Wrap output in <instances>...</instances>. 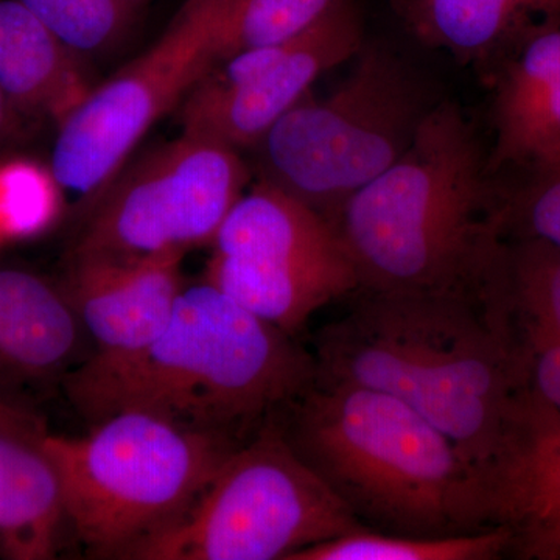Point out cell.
I'll use <instances>...</instances> for the list:
<instances>
[{"label": "cell", "mask_w": 560, "mask_h": 560, "mask_svg": "<svg viewBox=\"0 0 560 560\" xmlns=\"http://www.w3.org/2000/svg\"><path fill=\"white\" fill-rule=\"evenodd\" d=\"M319 331V377L397 397L429 419L478 474L526 388L521 346L500 298L425 291L352 294Z\"/></svg>", "instance_id": "cell-1"}, {"label": "cell", "mask_w": 560, "mask_h": 560, "mask_svg": "<svg viewBox=\"0 0 560 560\" xmlns=\"http://www.w3.org/2000/svg\"><path fill=\"white\" fill-rule=\"evenodd\" d=\"M318 377L315 353L212 283L184 287L171 319L142 348L94 353L65 375L92 423L143 412L243 444Z\"/></svg>", "instance_id": "cell-2"}, {"label": "cell", "mask_w": 560, "mask_h": 560, "mask_svg": "<svg viewBox=\"0 0 560 560\" xmlns=\"http://www.w3.org/2000/svg\"><path fill=\"white\" fill-rule=\"evenodd\" d=\"M489 171L466 116L438 103L399 160L330 221L360 290L495 296L508 238Z\"/></svg>", "instance_id": "cell-3"}, {"label": "cell", "mask_w": 560, "mask_h": 560, "mask_svg": "<svg viewBox=\"0 0 560 560\" xmlns=\"http://www.w3.org/2000/svg\"><path fill=\"white\" fill-rule=\"evenodd\" d=\"M279 422L364 528L423 537L489 529L478 470L397 397L318 375Z\"/></svg>", "instance_id": "cell-4"}, {"label": "cell", "mask_w": 560, "mask_h": 560, "mask_svg": "<svg viewBox=\"0 0 560 560\" xmlns=\"http://www.w3.org/2000/svg\"><path fill=\"white\" fill-rule=\"evenodd\" d=\"M438 103L399 55L364 43L337 90L305 95L250 147V172L330 223L399 160Z\"/></svg>", "instance_id": "cell-5"}, {"label": "cell", "mask_w": 560, "mask_h": 560, "mask_svg": "<svg viewBox=\"0 0 560 560\" xmlns=\"http://www.w3.org/2000/svg\"><path fill=\"white\" fill-rule=\"evenodd\" d=\"M68 526L98 559L132 548L179 518L238 442L143 412H117L86 436L47 434Z\"/></svg>", "instance_id": "cell-6"}, {"label": "cell", "mask_w": 560, "mask_h": 560, "mask_svg": "<svg viewBox=\"0 0 560 560\" xmlns=\"http://www.w3.org/2000/svg\"><path fill=\"white\" fill-rule=\"evenodd\" d=\"M359 528L275 419L228 456L179 518L125 560H290Z\"/></svg>", "instance_id": "cell-7"}, {"label": "cell", "mask_w": 560, "mask_h": 560, "mask_svg": "<svg viewBox=\"0 0 560 560\" xmlns=\"http://www.w3.org/2000/svg\"><path fill=\"white\" fill-rule=\"evenodd\" d=\"M241 151L183 132L125 162L88 201L75 256L143 257L212 245L245 194Z\"/></svg>", "instance_id": "cell-8"}, {"label": "cell", "mask_w": 560, "mask_h": 560, "mask_svg": "<svg viewBox=\"0 0 560 560\" xmlns=\"http://www.w3.org/2000/svg\"><path fill=\"white\" fill-rule=\"evenodd\" d=\"M212 246L206 282L290 335L360 290L329 221L260 180L235 202Z\"/></svg>", "instance_id": "cell-9"}, {"label": "cell", "mask_w": 560, "mask_h": 560, "mask_svg": "<svg viewBox=\"0 0 560 560\" xmlns=\"http://www.w3.org/2000/svg\"><path fill=\"white\" fill-rule=\"evenodd\" d=\"M234 0H186L161 38L58 125L50 171L90 201L217 62Z\"/></svg>", "instance_id": "cell-10"}, {"label": "cell", "mask_w": 560, "mask_h": 560, "mask_svg": "<svg viewBox=\"0 0 560 560\" xmlns=\"http://www.w3.org/2000/svg\"><path fill=\"white\" fill-rule=\"evenodd\" d=\"M363 46L360 11L341 0L301 35L213 65L180 103L183 132L249 150L323 73L353 60Z\"/></svg>", "instance_id": "cell-11"}, {"label": "cell", "mask_w": 560, "mask_h": 560, "mask_svg": "<svg viewBox=\"0 0 560 560\" xmlns=\"http://www.w3.org/2000/svg\"><path fill=\"white\" fill-rule=\"evenodd\" d=\"M488 528L511 534L510 558L560 560V412L523 389L480 471Z\"/></svg>", "instance_id": "cell-12"}, {"label": "cell", "mask_w": 560, "mask_h": 560, "mask_svg": "<svg viewBox=\"0 0 560 560\" xmlns=\"http://www.w3.org/2000/svg\"><path fill=\"white\" fill-rule=\"evenodd\" d=\"M183 254L143 257L75 256L62 289L79 313L95 353L145 346L171 319L184 282Z\"/></svg>", "instance_id": "cell-13"}, {"label": "cell", "mask_w": 560, "mask_h": 560, "mask_svg": "<svg viewBox=\"0 0 560 560\" xmlns=\"http://www.w3.org/2000/svg\"><path fill=\"white\" fill-rule=\"evenodd\" d=\"M47 434L38 419L0 397V558L57 555L68 517Z\"/></svg>", "instance_id": "cell-14"}, {"label": "cell", "mask_w": 560, "mask_h": 560, "mask_svg": "<svg viewBox=\"0 0 560 560\" xmlns=\"http://www.w3.org/2000/svg\"><path fill=\"white\" fill-rule=\"evenodd\" d=\"M0 90L22 116L60 125L94 90L73 54L21 0H0Z\"/></svg>", "instance_id": "cell-15"}, {"label": "cell", "mask_w": 560, "mask_h": 560, "mask_svg": "<svg viewBox=\"0 0 560 560\" xmlns=\"http://www.w3.org/2000/svg\"><path fill=\"white\" fill-rule=\"evenodd\" d=\"M83 331L62 285L31 271L0 270V368L25 378L70 372Z\"/></svg>", "instance_id": "cell-16"}, {"label": "cell", "mask_w": 560, "mask_h": 560, "mask_svg": "<svg viewBox=\"0 0 560 560\" xmlns=\"http://www.w3.org/2000/svg\"><path fill=\"white\" fill-rule=\"evenodd\" d=\"M412 35L458 60L499 54L537 14L560 13V0H390Z\"/></svg>", "instance_id": "cell-17"}, {"label": "cell", "mask_w": 560, "mask_h": 560, "mask_svg": "<svg viewBox=\"0 0 560 560\" xmlns=\"http://www.w3.org/2000/svg\"><path fill=\"white\" fill-rule=\"evenodd\" d=\"M511 534L501 526L423 537L359 528L305 548L290 560H495L510 558Z\"/></svg>", "instance_id": "cell-18"}, {"label": "cell", "mask_w": 560, "mask_h": 560, "mask_svg": "<svg viewBox=\"0 0 560 560\" xmlns=\"http://www.w3.org/2000/svg\"><path fill=\"white\" fill-rule=\"evenodd\" d=\"M501 294L514 323L560 337V250L537 241H508Z\"/></svg>", "instance_id": "cell-19"}, {"label": "cell", "mask_w": 560, "mask_h": 560, "mask_svg": "<svg viewBox=\"0 0 560 560\" xmlns=\"http://www.w3.org/2000/svg\"><path fill=\"white\" fill-rule=\"evenodd\" d=\"M73 54L86 60L119 47L135 22L132 0H21Z\"/></svg>", "instance_id": "cell-20"}, {"label": "cell", "mask_w": 560, "mask_h": 560, "mask_svg": "<svg viewBox=\"0 0 560 560\" xmlns=\"http://www.w3.org/2000/svg\"><path fill=\"white\" fill-rule=\"evenodd\" d=\"M340 2L341 0H234L221 33L217 62L238 51L294 38L323 20Z\"/></svg>", "instance_id": "cell-21"}, {"label": "cell", "mask_w": 560, "mask_h": 560, "mask_svg": "<svg viewBox=\"0 0 560 560\" xmlns=\"http://www.w3.org/2000/svg\"><path fill=\"white\" fill-rule=\"evenodd\" d=\"M60 183L50 167L28 160L0 164V241H27L54 226L61 213Z\"/></svg>", "instance_id": "cell-22"}, {"label": "cell", "mask_w": 560, "mask_h": 560, "mask_svg": "<svg viewBox=\"0 0 560 560\" xmlns=\"http://www.w3.org/2000/svg\"><path fill=\"white\" fill-rule=\"evenodd\" d=\"M495 150L490 168L544 164L560 156V81L522 103L495 114Z\"/></svg>", "instance_id": "cell-23"}, {"label": "cell", "mask_w": 560, "mask_h": 560, "mask_svg": "<svg viewBox=\"0 0 560 560\" xmlns=\"http://www.w3.org/2000/svg\"><path fill=\"white\" fill-rule=\"evenodd\" d=\"M529 179L503 195L508 241H537L560 250V156L529 167Z\"/></svg>", "instance_id": "cell-24"}, {"label": "cell", "mask_w": 560, "mask_h": 560, "mask_svg": "<svg viewBox=\"0 0 560 560\" xmlns=\"http://www.w3.org/2000/svg\"><path fill=\"white\" fill-rule=\"evenodd\" d=\"M560 81V27L529 33L497 86L495 114L517 108Z\"/></svg>", "instance_id": "cell-25"}, {"label": "cell", "mask_w": 560, "mask_h": 560, "mask_svg": "<svg viewBox=\"0 0 560 560\" xmlns=\"http://www.w3.org/2000/svg\"><path fill=\"white\" fill-rule=\"evenodd\" d=\"M512 320V319H511ZM515 335L521 346L526 388L560 412V337L514 323Z\"/></svg>", "instance_id": "cell-26"}, {"label": "cell", "mask_w": 560, "mask_h": 560, "mask_svg": "<svg viewBox=\"0 0 560 560\" xmlns=\"http://www.w3.org/2000/svg\"><path fill=\"white\" fill-rule=\"evenodd\" d=\"M20 110L14 108L3 91L0 90V147L16 138L21 128Z\"/></svg>", "instance_id": "cell-27"}]
</instances>
